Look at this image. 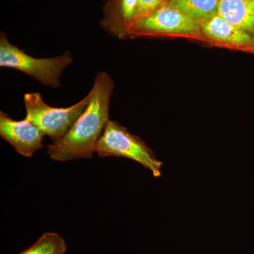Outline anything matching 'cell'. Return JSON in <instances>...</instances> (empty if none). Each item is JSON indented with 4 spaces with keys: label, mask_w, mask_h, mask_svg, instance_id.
Returning <instances> with one entry per match:
<instances>
[{
    "label": "cell",
    "mask_w": 254,
    "mask_h": 254,
    "mask_svg": "<svg viewBox=\"0 0 254 254\" xmlns=\"http://www.w3.org/2000/svg\"><path fill=\"white\" fill-rule=\"evenodd\" d=\"M114 82L108 73L95 76L86 109L70 127L64 136L48 145L52 160L66 162L81 158H91L96 145L109 122L110 98Z\"/></svg>",
    "instance_id": "1"
},
{
    "label": "cell",
    "mask_w": 254,
    "mask_h": 254,
    "mask_svg": "<svg viewBox=\"0 0 254 254\" xmlns=\"http://www.w3.org/2000/svg\"><path fill=\"white\" fill-rule=\"evenodd\" d=\"M168 37L206 43L200 23L172 6L168 0L149 14L136 18L128 31V38Z\"/></svg>",
    "instance_id": "2"
},
{
    "label": "cell",
    "mask_w": 254,
    "mask_h": 254,
    "mask_svg": "<svg viewBox=\"0 0 254 254\" xmlns=\"http://www.w3.org/2000/svg\"><path fill=\"white\" fill-rule=\"evenodd\" d=\"M72 62L68 51L55 58H34L11 44L5 33L0 34V66L18 70L46 86L60 87L62 73Z\"/></svg>",
    "instance_id": "3"
},
{
    "label": "cell",
    "mask_w": 254,
    "mask_h": 254,
    "mask_svg": "<svg viewBox=\"0 0 254 254\" xmlns=\"http://www.w3.org/2000/svg\"><path fill=\"white\" fill-rule=\"evenodd\" d=\"M95 152L100 158L122 157L141 164L153 176H161L163 162L139 136L132 134L126 127L109 120L98 142Z\"/></svg>",
    "instance_id": "4"
},
{
    "label": "cell",
    "mask_w": 254,
    "mask_h": 254,
    "mask_svg": "<svg viewBox=\"0 0 254 254\" xmlns=\"http://www.w3.org/2000/svg\"><path fill=\"white\" fill-rule=\"evenodd\" d=\"M88 103L86 95L81 101L68 108H55L46 104L39 93H26L25 119L38 127L45 136L56 141L68 131L86 109Z\"/></svg>",
    "instance_id": "5"
},
{
    "label": "cell",
    "mask_w": 254,
    "mask_h": 254,
    "mask_svg": "<svg viewBox=\"0 0 254 254\" xmlns=\"http://www.w3.org/2000/svg\"><path fill=\"white\" fill-rule=\"evenodd\" d=\"M200 25L205 44L254 55V35L228 22L218 13Z\"/></svg>",
    "instance_id": "6"
},
{
    "label": "cell",
    "mask_w": 254,
    "mask_h": 254,
    "mask_svg": "<svg viewBox=\"0 0 254 254\" xmlns=\"http://www.w3.org/2000/svg\"><path fill=\"white\" fill-rule=\"evenodd\" d=\"M0 136L12 145L18 154L31 158L43 148L45 135L26 119L16 121L7 114L0 112Z\"/></svg>",
    "instance_id": "7"
},
{
    "label": "cell",
    "mask_w": 254,
    "mask_h": 254,
    "mask_svg": "<svg viewBox=\"0 0 254 254\" xmlns=\"http://www.w3.org/2000/svg\"><path fill=\"white\" fill-rule=\"evenodd\" d=\"M138 0H105L100 25L120 40L128 38V31L136 17Z\"/></svg>",
    "instance_id": "8"
},
{
    "label": "cell",
    "mask_w": 254,
    "mask_h": 254,
    "mask_svg": "<svg viewBox=\"0 0 254 254\" xmlns=\"http://www.w3.org/2000/svg\"><path fill=\"white\" fill-rule=\"evenodd\" d=\"M218 13L254 36V0H219Z\"/></svg>",
    "instance_id": "9"
},
{
    "label": "cell",
    "mask_w": 254,
    "mask_h": 254,
    "mask_svg": "<svg viewBox=\"0 0 254 254\" xmlns=\"http://www.w3.org/2000/svg\"><path fill=\"white\" fill-rule=\"evenodd\" d=\"M168 1L172 6L199 23L218 12L219 0H168Z\"/></svg>",
    "instance_id": "10"
},
{
    "label": "cell",
    "mask_w": 254,
    "mask_h": 254,
    "mask_svg": "<svg viewBox=\"0 0 254 254\" xmlns=\"http://www.w3.org/2000/svg\"><path fill=\"white\" fill-rule=\"evenodd\" d=\"M66 244L56 232H45L34 245L18 254H64Z\"/></svg>",
    "instance_id": "11"
},
{
    "label": "cell",
    "mask_w": 254,
    "mask_h": 254,
    "mask_svg": "<svg viewBox=\"0 0 254 254\" xmlns=\"http://www.w3.org/2000/svg\"><path fill=\"white\" fill-rule=\"evenodd\" d=\"M165 1H167V0H138L135 19L149 14L158 9L159 6L163 4Z\"/></svg>",
    "instance_id": "12"
},
{
    "label": "cell",
    "mask_w": 254,
    "mask_h": 254,
    "mask_svg": "<svg viewBox=\"0 0 254 254\" xmlns=\"http://www.w3.org/2000/svg\"></svg>",
    "instance_id": "13"
}]
</instances>
